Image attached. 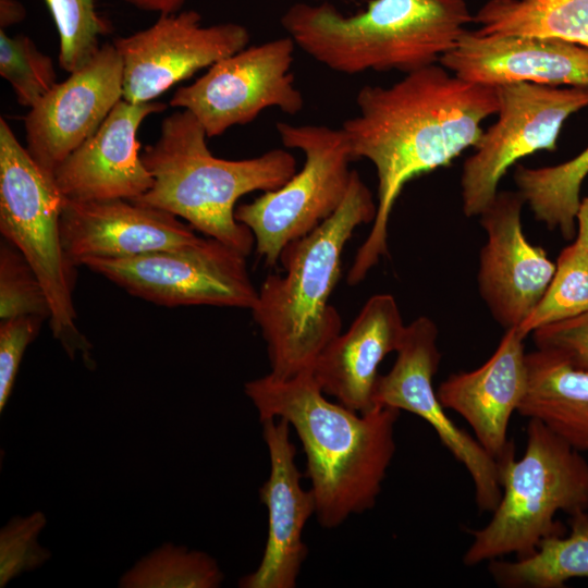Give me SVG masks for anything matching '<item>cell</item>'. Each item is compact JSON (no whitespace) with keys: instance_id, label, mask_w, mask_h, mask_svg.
Segmentation results:
<instances>
[{"instance_id":"obj_1","label":"cell","mask_w":588,"mask_h":588,"mask_svg":"<svg viewBox=\"0 0 588 588\" xmlns=\"http://www.w3.org/2000/svg\"><path fill=\"white\" fill-rule=\"evenodd\" d=\"M356 106L357 113L341 128L354 159L365 158L376 168L378 204L347 273L350 285L363 281L388 254V224L404 185L475 147L481 123L498 113L500 100L497 86L465 81L438 62L388 87H362Z\"/></svg>"},{"instance_id":"obj_2","label":"cell","mask_w":588,"mask_h":588,"mask_svg":"<svg viewBox=\"0 0 588 588\" xmlns=\"http://www.w3.org/2000/svg\"><path fill=\"white\" fill-rule=\"evenodd\" d=\"M260 421L283 418L306 456L317 520L334 528L375 506L395 452L399 409L375 406L360 414L326 399L313 370L279 379L271 373L245 383Z\"/></svg>"},{"instance_id":"obj_3","label":"cell","mask_w":588,"mask_h":588,"mask_svg":"<svg viewBox=\"0 0 588 588\" xmlns=\"http://www.w3.org/2000/svg\"><path fill=\"white\" fill-rule=\"evenodd\" d=\"M377 205L353 170L338 210L310 233L289 243L279 261L283 274L268 275L250 309L267 343L271 375L292 378L313 367L341 333V317L329 298L341 274V256L353 232L372 223Z\"/></svg>"},{"instance_id":"obj_4","label":"cell","mask_w":588,"mask_h":588,"mask_svg":"<svg viewBox=\"0 0 588 588\" xmlns=\"http://www.w3.org/2000/svg\"><path fill=\"white\" fill-rule=\"evenodd\" d=\"M207 138L189 111L180 109L166 117L157 140L142 152L152 186L132 201L171 212L248 256L255 238L236 220V201L248 193L282 186L296 172V160L281 148L241 160L218 158Z\"/></svg>"},{"instance_id":"obj_5","label":"cell","mask_w":588,"mask_h":588,"mask_svg":"<svg viewBox=\"0 0 588 588\" xmlns=\"http://www.w3.org/2000/svg\"><path fill=\"white\" fill-rule=\"evenodd\" d=\"M474 22L465 0H371L344 15L329 3L299 2L281 24L295 46L328 69L405 73L438 63Z\"/></svg>"},{"instance_id":"obj_6","label":"cell","mask_w":588,"mask_h":588,"mask_svg":"<svg viewBox=\"0 0 588 588\" xmlns=\"http://www.w3.org/2000/svg\"><path fill=\"white\" fill-rule=\"evenodd\" d=\"M514 446L497 460L502 495L489 523L471 530L466 566L515 554H532L549 536L565 535L555 519L588 510V463L583 454L538 419H528L524 455Z\"/></svg>"},{"instance_id":"obj_7","label":"cell","mask_w":588,"mask_h":588,"mask_svg":"<svg viewBox=\"0 0 588 588\" xmlns=\"http://www.w3.org/2000/svg\"><path fill=\"white\" fill-rule=\"evenodd\" d=\"M65 198L0 119V232L37 274L50 307L49 324L71 358L83 354L88 364L91 344L76 324L73 302L75 267L62 245L60 218Z\"/></svg>"},{"instance_id":"obj_8","label":"cell","mask_w":588,"mask_h":588,"mask_svg":"<svg viewBox=\"0 0 588 588\" xmlns=\"http://www.w3.org/2000/svg\"><path fill=\"white\" fill-rule=\"evenodd\" d=\"M286 148L301 150L305 162L282 186L235 208V218L255 238L267 265H277L282 249L332 216L348 191L354 160L342 128L327 125H275Z\"/></svg>"},{"instance_id":"obj_9","label":"cell","mask_w":588,"mask_h":588,"mask_svg":"<svg viewBox=\"0 0 588 588\" xmlns=\"http://www.w3.org/2000/svg\"><path fill=\"white\" fill-rule=\"evenodd\" d=\"M246 257L213 237L130 258L84 266L130 294L167 307L209 305L252 309L258 290Z\"/></svg>"},{"instance_id":"obj_10","label":"cell","mask_w":588,"mask_h":588,"mask_svg":"<svg viewBox=\"0 0 588 588\" xmlns=\"http://www.w3.org/2000/svg\"><path fill=\"white\" fill-rule=\"evenodd\" d=\"M498 87V120L474 147L461 175L462 208L480 216L509 168L539 150L553 151L564 122L588 107V88L512 83Z\"/></svg>"},{"instance_id":"obj_11","label":"cell","mask_w":588,"mask_h":588,"mask_svg":"<svg viewBox=\"0 0 588 588\" xmlns=\"http://www.w3.org/2000/svg\"><path fill=\"white\" fill-rule=\"evenodd\" d=\"M295 47L289 36L247 46L177 88L170 106L189 111L208 138L247 124L269 108L296 114L304 97L291 73Z\"/></svg>"},{"instance_id":"obj_12","label":"cell","mask_w":588,"mask_h":588,"mask_svg":"<svg viewBox=\"0 0 588 588\" xmlns=\"http://www.w3.org/2000/svg\"><path fill=\"white\" fill-rule=\"evenodd\" d=\"M396 354L391 370L377 379L375 405L406 411L427 421L470 475L479 511L493 512L502 495L497 461L449 418L432 384L441 360L434 321L421 316L407 324Z\"/></svg>"},{"instance_id":"obj_13","label":"cell","mask_w":588,"mask_h":588,"mask_svg":"<svg viewBox=\"0 0 588 588\" xmlns=\"http://www.w3.org/2000/svg\"><path fill=\"white\" fill-rule=\"evenodd\" d=\"M233 22L203 25L197 11L159 15L149 27L114 39L123 63V99L155 101L173 85L249 44Z\"/></svg>"},{"instance_id":"obj_14","label":"cell","mask_w":588,"mask_h":588,"mask_svg":"<svg viewBox=\"0 0 588 588\" xmlns=\"http://www.w3.org/2000/svg\"><path fill=\"white\" fill-rule=\"evenodd\" d=\"M123 98V63L114 44H103L69 73L24 118L26 149L53 175L57 167L101 125Z\"/></svg>"},{"instance_id":"obj_15","label":"cell","mask_w":588,"mask_h":588,"mask_svg":"<svg viewBox=\"0 0 588 588\" xmlns=\"http://www.w3.org/2000/svg\"><path fill=\"white\" fill-rule=\"evenodd\" d=\"M518 192L498 193L481 212L487 241L480 250L478 290L504 330L517 328L544 294L555 264L525 236Z\"/></svg>"},{"instance_id":"obj_16","label":"cell","mask_w":588,"mask_h":588,"mask_svg":"<svg viewBox=\"0 0 588 588\" xmlns=\"http://www.w3.org/2000/svg\"><path fill=\"white\" fill-rule=\"evenodd\" d=\"M166 105L121 99L98 130L54 170L53 180L65 199L133 200L150 189L154 179L139 152L137 134L150 114Z\"/></svg>"},{"instance_id":"obj_17","label":"cell","mask_w":588,"mask_h":588,"mask_svg":"<svg viewBox=\"0 0 588 588\" xmlns=\"http://www.w3.org/2000/svg\"><path fill=\"white\" fill-rule=\"evenodd\" d=\"M439 63L477 84L588 88V47L553 37L466 30Z\"/></svg>"},{"instance_id":"obj_18","label":"cell","mask_w":588,"mask_h":588,"mask_svg":"<svg viewBox=\"0 0 588 588\" xmlns=\"http://www.w3.org/2000/svg\"><path fill=\"white\" fill-rule=\"evenodd\" d=\"M270 474L259 489L260 501L268 511V536L261 561L250 574L238 580L242 588H294L308 549L303 531L316 513L310 489L301 486L296 446L290 439L291 426L283 418L261 421Z\"/></svg>"},{"instance_id":"obj_19","label":"cell","mask_w":588,"mask_h":588,"mask_svg":"<svg viewBox=\"0 0 588 588\" xmlns=\"http://www.w3.org/2000/svg\"><path fill=\"white\" fill-rule=\"evenodd\" d=\"M60 231L74 266L90 259H120L184 246L197 241L189 224L163 209L128 199H65Z\"/></svg>"},{"instance_id":"obj_20","label":"cell","mask_w":588,"mask_h":588,"mask_svg":"<svg viewBox=\"0 0 588 588\" xmlns=\"http://www.w3.org/2000/svg\"><path fill=\"white\" fill-rule=\"evenodd\" d=\"M524 340L517 328L505 330L483 365L450 375L437 390L442 406L467 421L476 440L495 461L514 446L507 438L509 424L528 383Z\"/></svg>"},{"instance_id":"obj_21","label":"cell","mask_w":588,"mask_h":588,"mask_svg":"<svg viewBox=\"0 0 588 588\" xmlns=\"http://www.w3.org/2000/svg\"><path fill=\"white\" fill-rule=\"evenodd\" d=\"M406 324L391 294H376L363 306L345 333L320 353L313 373L324 394L360 414L370 412L378 367L396 352Z\"/></svg>"},{"instance_id":"obj_22","label":"cell","mask_w":588,"mask_h":588,"mask_svg":"<svg viewBox=\"0 0 588 588\" xmlns=\"http://www.w3.org/2000/svg\"><path fill=\"white\" fill-rule=\"evenodd\" d=\"M528 383L517 413L541 421L572 448L588 452V370L554 353L526 354Z\"/></svg>"},{"instance_id":"obj_23","label":"cell","mask_w":588,"mask_h":588,"mask_svg":"<svg viewBox=\"0 0 588 588\" xmlns=\"http://www.w3.org/2000/svg\"><path fill=\"white\" fill-rule=\"evenodd\" d=\"M568 535L542 539L536 551L522 559L489 561L488 571L504 588H562L572 578H588V513L569 516Z\"/></svg>"},{"instance_id":"obj_24","label":"cell","mask_w":588,"mask_h":588,"mask_svg":"<svg viewBox=\"0 0 588 588\" xmlns=\"http://www.w3.org/2000/svg\"><path fill=\"white\" fill-rule=\"evenodd\" d=\"M474 22L480 34L553 37L588 47V0H488Z\"/></svg>"},{"instance_id":"obj_25","label":"cell","mask_w":588,"mask_h":588,"mask_svg":"<svg viewBox=\"0 0 588 588\" xmlns=\"http://www.w3.org/2000/svg\"><path fill=\"white\" fill-rule=\"evenodd\" d=\"M588 174V147L563 163L541 168L516 167L517 192L535 218L566 241L576 234L580 187Z\"/></svg>"},{"instance_id":"obj_26","label":"cell","mask_w":588,"mask_h":588,"mask_svg":"<svg viewBox=\"0 0 588 588\" xmlns=\"http://www.w3.org/2000/svg\"><path fill=\"white\" fill-rule=\"evenodd\" d=\"M224 575L203 551L166 542L140 558L119 579L120 588H217Z\"/></svg>"},{"instance_id":"obj_27","label":"cell","mask_w":588,"mask_h":588,"mask_svg":"<svg viewBox=\"0 0 588 588\" xmlns=\"http://www.w3.org/2000/svg\"><path fill=\"white\" fill-rule=\"evenodd\" d=\"M588 310V250L575 241L560 253L544 294L517 327L523 336Z\"/></svg>"},{"instance_id":"obj_28","label":"cell","mask_w":588,"mask_h":588,"mask_svg":"<svg viewBox=\"0 0 588 588\" xmlns=\"http://www.w3.org/2000/svg\"><path fill=\"white\" fill-rule=\"evenodd\" d=\"M59 34V64L72 73L101 47L109 25L97 11L96 0H45Z\"/></svg>"},{"instance_id":"obj_29","label":"cell","mask_w":588,"mask_h":588,"mask_svg":"<svg viewBox=\"0 0 588 588\" xmlns=\"http://www.w3.org/2000/svg\"><path fill=\"white\" fill-rule=\"evenodd\" d=\"M0 75L11 85L17 102L27 108L57 84L52 59L28 36H10L4 29H0Z\"/></svg>"},{"instance_id":"obj_30","label":"cell","mask_w":588,"mask_h":588,"mask_svg":"<svg viewBox=\"0 0 588 588\" xmlns=\"http://www.w3.org/2000/svg\"><path fill=\"white\" fill-rule=\"evenodd\" d=\"M50 318L45 290L21 252L7 240L0 244V319Z\"/></svg>"},{"instance_id":"obj_31","label":"cell","mask_w":588,"mask_h":588,"mask_svg":"<svg viewBox=\"0 0 588 588\" xmlns=\"http://www.w3.org/2000/svg\"><path fill=\"white\" fill-rule=\"evenodd\" d=\"M47 525L41 511L14 516L0 529V587L20 575L42 566L50 558L49 549L39 543Z\"/></svg>"},{"instance_id":"obj_32","label":"cell","mask_w":588,"mask_h":588,"mask_svg":"<svg viewBox=\"0 0 588 588\" xmlns=\"http://www.w3.org/2000/svg\"><path fill=\"white\" fill-rule=\"evenodd\" d=\"M45 319L22 316L1 320L0 323V412L7 406L14 388L23 355L37 336Z\"/></svg>"},{"instance_id":"obj_33","label":"cell","mask_w":588,"mask_h":588,"mask_svg":"<svg viewBox=\"0 0 588 588\" xmlns=\"http://www.w3.org/2000/svg\"><path fill=\"white\" fill-rule=\"evenodd\" d=\"M531 334L538 350L554 353L571 366L588 370V310L541 327Z\"/></svg>"},{"instance_id":"obj_34","label":"cell","mask_w":588,"mask_h":588,"mask_svg":"<svg viewBox=\"0 0 588 588\" xmlns=\"http://www.w3.org/2000/svg\"><path fill=\"white\" fill-rule=\"evenodd\" d=\"M130 5L146 12H156L159 15L172 14L181 11L187 0H124Z\"/></svg>"},{"instance_id":"obj_35","label":"cell","mask_w":588,"mask_h":588,"mask_svg":"<svg viewBox=\"0 0 588 588\" xmlns=\"http://www.w3.org/2000/svg\"><path fill=\"white\" fill-rule=\"evenodd\" d=\"M26 16L24 5L17 0H0V28L21 23Z\"/></svg>"},{"instance_id":"obj_36","label":"cell","mask_w":588,"mask_h":588,"mask_svg":"<svg viewBox=\"0 0 588 588\" xmlns=\"http://www.w3.org/2000/svg\"><path fill=\"white\" fill-rule=\"evenodd\" d=\"M576 226L575 242L588 250V196L580 199L576 213Z\"/></svg>"}]
</instances>
